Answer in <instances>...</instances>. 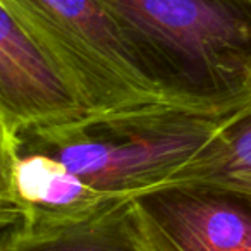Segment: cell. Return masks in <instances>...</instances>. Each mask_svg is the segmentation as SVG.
<instances>
[{
    "label": "cell",
    "instance_id": "6",
    "mask_svg": "<svg viewBox=\"0 0 251 251\" xmlns=\"http://www.w3.org/2000/svg\"><path fill=\"white\" fill-rule=\"evenodd\" d=\"M174 189L251 201V110L210 131L193 157L158 182L151 193Z\"/></svg>",
    "mask_w": 251,
    "mask_h": 251
},
{
    "label": "cell",
    "instance_id": "1",
    "mask_svg": "<svg viewBox=\"0 0 251 251\" xmlns=\"http://www.w3.org/2000/svg\"><path fill=\"white\" fill-rule=\"evenodd\" d=\"M143 45L191 76L251 81V11L230 0H101Z\"/></svg>",
    "mask_w": 251,
    "mask_h": 251
},
{
    "label": "cell",
    "instance_id": "7",
    "mask_svg": "<svg viewBox=\"0 0 251 251\" xmlns=\"http://www.w3.org/2000/svg\"><path fill=\"white\" fill-rule=\"evenodd\" d=\"M11 191L33 208H59L62 212H83L114 200L108 191L88 184L53 155H26L12 158Z\"/></svg>",
    "mask_w": 251,
    "mask_h": 251
},
{
    "label": "cell",
    "instance_id": "2",
    "mask_svg": "<svg viewBox=\"0 0 251 251\" xmlns=\"http://www.w3.org/2000/svg\"><path fill=\"white\" fill-rule=\"evenodd\" d=\"M206 136L208 133L177 131L122 145L71 141L60 148L57 158L88 184L112 193L115 200L143 198L188 162Z\"/></svg>",
    "mask_w": 251,
    "mask_h": 251
},
{
    "label": "cell",
    "instance_id": "8",
    "mask_svg": "<svg viewBox=\"0 0 251 251\" xmlns=\"http://www.w3.org/2000/svg\"><path fill=\"white\" fill-rule=\"evenodd\" d=\"M230 2H234V4H237V5H243V7L251 11V0H230Z\"/></svg>",
    "mask_w": 251,
    "mask_h": 251
},
{
    "label": "cell",
    "instance_id": "3",
    "mask_svg": "<svg viewBox=\"0 0 251 251\" xmlns=\"http://www.w3.org/2000/svg\"><path fill=\"white\" fill-rule=\"evenodd\" d=\"M145 198L141 222L155 250L251 251V213L224 196L174 189Z\"/></svg>",
    "mask_w": 251,
    "mask_h": 251
},
{
    "label": "cell",
    "instance_id": "9",
    "mask_svg": "<svg viewBox=\"0 0 251 251\" xmlns=\"http://www.w3.org/2000/svg\"><path fill=\"white\" fill-rule=\"evenodd\" d=\"M53 251H98V250H74V248H67V250H53Z\"/></svg>",
    "mask_w": 251,
    "mask_h": 251
},
{
    "label": "cell",
    "instance_id": "4",
    "mask_svg": "<svg viewBox=\"0 0 251 251\" xmlns=\"http://www.w3.org/2000/svg\"><path fill=\"white\" fill-rule=\"evenodd\" d=\"M0 98L4 124L71 119L84 110L49 57L0 9Z\"/></svg>",
    "mask_w": 251,
    "mask_h": 251
},
{
    "label": "cell",
    "instance_id": "5",
    "mask_svg": "<svg viewBox=\"0 0 251 251\" xmlns=\"http://www.w3.org/2000/svg\"><path fill=\"white\" fill-rule=\"evenodd\" d=\"M50 16L148 101L167 95L155 62L101 0H38Z\"/></svg>",
    "mask_w": 251,
    "mask_h": 251
}]
</instances>
